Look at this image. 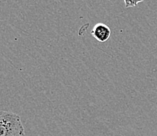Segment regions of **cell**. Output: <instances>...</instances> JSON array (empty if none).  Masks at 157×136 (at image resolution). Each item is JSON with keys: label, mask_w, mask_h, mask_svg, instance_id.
Segmentation results:
<instances>
[{"label": "cell", "mask_w": 157, "mask_h": 136, "mask_svg": "<svg viewBox=\"0 0 157 136\" xmlns=\"http://www.w3.org/2000/svg\"><path fill=\"white\" fill-rule=\"evenodd\" d=\"M25 131L18 114L0 111V136H24Z\"/></svg>", "instance_id": "1"}, {"label": "cell", "mask_w": 157, "mask_h": 136, "mask_svg": "<svg viewBox=\"0 0 157 136\" xmlns=\"http://www.w3.org/2000/svg\"><path fill=\"white\" fill-rule=\"evenodd\" d=\"M92 36L99 42H105L109 39L111 35L110 28L106 24L98 23L95 24L91 31Z\"/></svg>", "instance_id": "2"}, {"label": "cell", "mask_w": 157, "mask_h": 136, "mask_svg": "<svg viewBox=\"0 0 157 136\" xmlns=\"http://www.w3.org/2000/svg\"><path fill=\"white\" fill-rule=\"evenodd\" d=\"M125 2V8H131V7H135L138 3L143 2L144 0H124Z\"/></svg>", "instance_id": "3"}]
</instances>
